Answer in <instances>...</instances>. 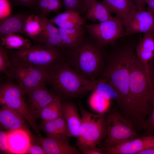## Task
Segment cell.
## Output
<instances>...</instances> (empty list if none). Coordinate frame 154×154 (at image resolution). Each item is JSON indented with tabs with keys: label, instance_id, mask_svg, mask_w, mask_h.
Listing matches in <instances>:
<instances>
[{
	"label": "cell",
	"instance_id": "1f68e13d",
	"mask_svg": "<svg viewBox=\"0 0 154 154\" xmlns=\"http://www.w3.org/2000/svg\"><path fill=\"white\" fill-rule=\"evenodd\" d=\"M139 44L145 49L154 52V33H144Z\"/></svg>",
	"mask_w": 154,
	"mask_h": 154
},
{
	"label": "cell",
	"instance_id": "30bf717a",
	"mask_svg": "<svg viewBox=\"0 0 154 154\" xmlns=\"http://www.w3.org/2000/svg\"><path fill=\"white\" fill-rule=\"evenodd\" d=\"M84 27L88 35L103 47L114 44L117 40L125 36L122 21L120 18L116 16L102 22L85 24Z\"/></svg>",
	"mask_w": 154,
	"mask_h": 154
},
{
	"label": "cell",
	"instance_id": "9a60e30c",
	"mask_svg": "<svg viewBox=\"0 0 154 154\" xmlns=\"http://www.w3.org/2000/svg\"><path fill=\"white\" fill-rule=\"evenodd\" d=\"M7 142L10 154H26L31 144L29 131L23 129L8 131Z\"/></svg>",
	"mask_w": 154,
	"mask_h": 154
},
{
	"label": "cell",
	"instance_id": "f35d334b",
	"mask_svg": "<svg viewBox=\"0 0 154 154\" xmlns=\"http://www.w3.org/2000/svg\"><path fill=\"white\" fill-rule=\"evenodd\" d=\"M1 14L10 11V6L8 0H0Z\"/></svg>",
	"mask_w": 154,
	"mask_h": 154
},
{
	"label": "cell",
	"instance_id": "2e32d148",
	"mask_svg": "<svg viewBox=\"0 0 154 154\" xmlns=\"http://www.w3.org/2000/svg\"><path fill=\"white\" fill-rule=\"evenodd\" d=\"M26 120L19 113L6 107L1 106L0 109L1 126L8 131L23 129L29 131Z\"/></svg>",
	"mask_w": 154,
	"mask_h": 154
},
{
	"label": "cell",
	"instance_id": "ee69618b",
	"mask_svg": "<svg viewBox=\"0 0 154 154\" xmlns=\"http://www.w3.org/2000/svg\"><path fill=\"white\" fill-rule=\"evenodd\" d=\"M138 154H154V146L142 151Z\"/></svg>",
	"mask_w": 154,
	"mask_h": 154
},
{
	"label": "cell",
	"instance_id": "6da1fadb",
	"mask_svg": "<svg viewBox=\"0 0 154 154\" xmlns=\"http://www.w3.org/2000/svg\"><path fill=\"white\" fill-rule=\"evenodd\" d=\"M129 72V97L124 109L131 118V123L142 130L147 128V120L153 110L154 102V74L149 64H142L135 50L129 48L128 55Z\"/></svg>",
	"mask_w": 154,
	"mask_h": 154
},
{
	"label": "cell",
	"instance_id": "3957f363",
	"mask_svg": "<svg viewBox=\"0 0 154 154\" xmlns=\"http://www.w3.org/2000/svg\"><path fill=\"white\" fill-rule=\"evenodd\" d=\"M103 47L89 35H86L77 45L66 48L64 59L79 74L89 80H95L104 69Z\"/></svg>",
	"mask_w": 154,
	"mask_h": 154
},
{
	"label": "cell",
	"instance_id": "484cf974",
	"mask_svg": "<svg viewBox=\"0 0 154 154\" xmlns=\"http://www.w3.org/2000/svg\"><path fill=\"white\" fill-rule=\"evenodd\" d=\"M0 45L9 50H21L32 45V42L29 39L15 33L10 34L0 37Z\"/></svg>",
	"mask_w": 154,
	"mask_h": 154
},
{
	"label": "cell",
	"instance_id": "ba28073f",
	"mask_svg": "<svg viewBox=\"0 0 154 154\" xmlns=\"http://www.w3.org/2000/svg\"><path fill=\"white\" fill-rule=\"evenodd\" d=\"M106 119V135L101 143L103 148L114 147L139 137L133 125L117 111L112 112Z\"/></svg>",
	"mask_w": 154,
	"mask_h": 154
},
{
	"label": "cell",
	"instance_id": "cb8c5ba5",
	"mask_svg": "<svg viewBox=\"0 0 154 154\" xmlns=\"http://www.w3.org/2000/svg\"><path fill=\"white\" fill-rule=\"evenodd\" d=\"M93 91L107 99L117 100L121 107L123 105V99L119 92L113 86L103 78L97 80Z\"/></svg>",
	"mask_w": 154,
	"mask_h": 154
},
{
	"label": "cell",
	"instance_id": "d590c367",
	"mask_svg": "<svg viewBox=\"0 0 154 154\" xmlns=\"http://www.w3.org/2000/svg\"><path fill=\"white\" fill-rule=\"evenodd\" d=\"M48 6L49 11L51 12H58L61 9L62 3L60 0H46Z\"/></svg>",
	"mask_w": 154,
	"mask_h": 154
},
{
	"label": "cell",
	"instance_id": "7bdbcfd3",
	"mask_svg": "<svg viewBox=\"0 0 154 154\" xmlns=\"http://www.w3.org/2000/svg\"><path fill=\"white\" fill-rule=\"evenodd\" d=\"M82 153L84 154H103L104 153L100 150H85L82 151Z\"/></svg>",
	"mask_w": 154,
	"mask_h": 154
},
{
	"label": "cell",
	"instance_id": "7c38bea8",
	"mask_svg": "<svg viewBox=\"0 0 154 154\" xmlns=\"http://www.w3.org/2000/svg\"><path fill=\"white\" fill-rule=\"evenodd\" d=\"M46 84L44 82L26 94L29 109L35 120L40 119V112L45 107L60 99L54 92L47 88Z\"/></svg>",
	"mask_w": 154,
	"mask_h": 154
},
{
	"label": "cell",
	"instance_id": "d4e9b609",
	"mask_svg": "<svg viewBox=\"0 0 154 154\" xmlns=\"http://www.w3.org/2000/svg\"><path fill=\"white\" fill-rule=\"evenodd\" d=\"M102 3L111 13L119 17L136 8L132 0H103Z\"/></svg>",
	"mask_w": 154,
	"mask_h": 154
},
{
	"label": "cell",
	"instance_id": "52a82bcc",
	"mask_svg": "<svg viewBox=\"0 0 154 154\" xmlns=\"http://www.w3.org/2000/svg\"><path fill=\"white\" fill-rule=\"evenodd\" d=\"M25 91L17 84L8 81L1 84L0 104L8 107L22 116L30 125L35 132L40 135V130L35 120L29 109Z\"/></svg>",
	"mask_w": 154,
	"mask_h": 154
},
{
	"label": "cell",
	"instance_id": "8d00e7d4",
	"mask_svg": "<svg viewBox=\"0 0 154 154\" xmlns=\"http://www.w3.org/2000/svg\"><path fill=\"white\" fill-rule=\"evenodd\" d=\"M26 154H46L43 148L38 144H33L31 143Z\"/></svg>",
	"mask_w": 154,
	"mask_h": 154
},
{
	"label": "cell",
	"instance_id": "83f0119b",
	"mask_svg": "<svg viewBox=\"0 0 154 154\" xmlns=\"http://www.w3.org/2000/svg\"><path fill=\"white\" fill-rule=\"evenodd\" d=\"M61 101L60 99L45 107L40 112V119L43 121L50 120L62 116Z\"/></svg>",
	"mask_w": 154,
	"mask_h": 154
},
{
	"label": "cell",
	"instance_id": "7402d4cb",
	"mask_svg": "<svg viewBox=\"0 0 154 154\" xmlns=\"http://www.w3.org/2000/svg\"><path fill=\"white\" fill-rule=\"evenodd\" d=\"M38 127L40 130L43 132L47 136L61 135L71 137L63 115L53 120H42Z\"/></svg>",
	"mask_w": 154,
	"mask_h": 154
},
{
	"label": "cell",
	"instance_id": "60d3db41",
	"mask_svg": "<svg viewBox=\"0 0 154 154\" xmlns=\"http://www.w3.org/2000/svg\"><path fill=\"white\" fill-rule=\"evenodd\" d=\"M135 4L137 9L138 10L145 9V0H132Z\"/></svg>",
	"mask_w": 154,
	"mask_h": 154
},
{
	"label": "cell",
	"instance_id": "ac0fdd59",
	"mask_svg": "<svg viewBox=\"0 0 154 154\" xmlns=\"http://www.w3.org/2000/svg\"><path fill=\"white\" fill-rule=\"evenodd\" d=\"M61 109L71 137L77 138L81 118L79 116L76 105L70 102L62 100Z\"/></svg>",
	"mask_w": 154,
	"mask_h": 154
},
{
	"label": "cell",
	"instance_id": "5b68a950",
	"mask_svg": "<svg viewBox=\"0 0 154 154\" xmlns=\"http://www.w3.org/2000/svg\"><path fill=\"white\" fill-rule=\"evenodd\" d=\"M79 108L81 114V122L76 141L78 149L96 150L97 146L106 138L107 127L103 114H94L85 109L80 103Z\"/></svg>",
	"mask_w": 154,
	"mask_h": 154
},
{
	"label": "cell",
	"instance_id": "9c48e42d",
	"mask_svg": "<svg viewBox=\"0 0 154 154\" xmlns=\"http://www.w3.org/2000/svg\"><path fill=\"white\" fill-rule=\"evenodd\" d=\"M11 60L10 79L15 80L26 94L46 82L44 68L11 59Z\"/></svg>",
	"mask_w": 154,
	"mask_h": 154
},
{
	"label": "cell",
	"instance_id": "4dcf8cb0",
	"mask_svg": "<svg viewBox=\"0 0 154 154\" xmlns=\"http://www.w3.org/2000/svg\"><path fill=\"white\" fill-rule=\"evenodd\" d=\"M135 50L138 59L143 65L148 64L154 57V52L144 49L139 44L136 47Z\"/></svg>",
	"mask_w": 154,
	"mask_h": 154
},
{
	"label": "cell",
	"instance_id": "836d02e7",
	"mask_svg": "<svg viewBox=\"0 0 154 154\" xmlns=\"http://www.w3.org/2000/svg\"><path fill=\"white\" fill-rule=\"evenodd\" d=\"M8 132L3 131H0V154H10L9 151L7 142Z\"/></svg>",
	"mask_w": 154,
	"mask_h": 154
},
{
	"label": "cell",
	"instance_id": "e0dca14e",
	"mask_svg": "<svg viewBox=\"0 0 154 154\" xmlns=\"http://www.w3.org/2000/svg\"><path fill=\"white\" fill-rule=\"evenodd\" d=\"M38 16L43 30L41 36L37 44H45L58 48H65L62 42L58 28L55 27L47 17L41 14L38 15Z\"/></svg>",
	"mask_w": 154,
	"mask_h": 154
},
{
	"label": "cell",
	"instance_id": "7a4b0ae2",
	"mask_svg": "<svg viewBox=\"0 0 154 154\" xmlns=\"http://www.w3.org/2000/svg\"><path fill=\"white\" fill-rule=\"evenodd\" d=\"M44 69L46 83L62 100L67 101L93 91L97 81L89 80L79 74L64 58Z\"/></svg>",
	"mask_w": 154,
	"mask_h": 154
},
{
	"label": "cell",
	"instance_id": "4fadbf2b",
	"mask_svg": "<svg viewBox=\"0 0 154 154\" xmlns=\"http://www.w3.org/2000/svg\"><path fill=\"white\" fill-rule=\"evenodd\" d=\"M37 144L44 149L46 154H80L82 153L76 147L69 143L67 137L61 135L47 136L39 135Z\"/></svg>",
	"mask_w": 154,
	"mask_h": 154
},
{
	"label": "cell",
	"instance_id": "f6af8a7d",
	"mask_svg": "<svg viewBox=\"0 0 154 154\" xmlns=\"http://www.w3.org/2000/svg\"><path fill=\"white\" fill-rule=\"evenodd\" d=\"M147 121L150 125L154 127V102L153 110Z\"/></svg>",
	"mask_w": 154,
	"mask_h": 154
},
{
	"label": "cell",
	"instance_id": "8fae6325",
	"mask_svg": "<svg viewBox=\"0 0 154 154\" xmlns=\"http://www.w3.org/2000/svg\"><path fill=\"white\" fill-rule=\"evenodd\" d=\"M119 17L124 26L125 36L138 33H154V14L147 10L135 9Z\"/></svg>",
	"mask_w": 154,
	"mask_h": 154
},
{
	"label": "cell",
	"instance_id": "4316f807",
	"mask_svg": "<svg viewBox=\"0 0 154 154\" xmlns=\"http://www.w3.org/2000/svg\"><path fill=\"white\" fill-rule=\"evenodd\" d=\"M43 30L38 15H31L27 17L25 23L23 34L38 43Z\"/></svg>",
	"mask_w": 154,
	"mask_h": 154
},
{
	"label": "cell",
	"instance_id": "ffe728a7",
	"mask_svg": "<svg viewBox=\"0 0 154 154\" xmlns=\"http://www.w3.org/2000/svg\"><path fill=\"white\" fill-rule=\"evenodd\" d=\"M85 20L79 13L72 10L66 11L50 20L52 23L56 24L58 28L67 29L84 26Z\"/></svg>",
	"mask_w": 154,
	"mask_h": 154
},
{
	"label": "cell",
	"instance_id": "b9f144b4",
	"mask_svg": "<svg viewBox=\"0 0 154 154\" xmlns=\"http://www.w3.org/2000/svg\"><path fill=\"white\" fill-rule=\"evenodd\" d=\"M145 1L148 5L147 10L154 14V0H145Z\"/></svg>",
	"mask_w": 154,
	"mask_h": 154
},
{
	"label": "cell",
	"instance_id": "f1b7e54d",
	"mask_svg": "<svg viewBox=\"0 0 154 154\" xmlns=\"http://www.w3.org/2000/svg\"><path fill=\"white\" fill-rule=\"evenodd\" d=\"M93 92L89 99L90 106L98 113L103 114L108 109L110 100L106 98L95 91Z\"/></svg>",
	"mask_w": 154,
	"mask_h": 154
},
{
	"label": "cell",
	"instance_id": "d6a6232c",
	"mask_svg": "<svg viewBox=\"0 0 154 154\" xmlns=\"http://www.w3.org/2000/svg\"><path fill=\"white\" fill-rule=\"evenodd\" d=\"M62 5L66 11L72 10L80 14L82 8L84 0H62Z\"/></svg>",
	"mask_w": 154,
	"mask_h": 154
},
{
	"label": "cell",
	"instance_id": "44dd1931",
	"mask_svg": "<svg viewBox=\"0 0 154 154\" xmlns=\"http://www.w3.org/2000/svg\"><path fill=\"white\" fill-rule=\"evenodd\" d=\"M58 29L62 44L66 48H73L80 43L84 39L87 32L84 26L71 29Z\"/></svg>",
	"mask_w": 154,
	"mask_h": 154
},
{
	"label": "cell",
	"instance_id": "5bb4252c",
	"mask_svg": "<svg viewBox=\"0 0 154 154\" xmlns=\"http://www.w3.org/2000/svg\"><path fill=\"white\" fill-rule=\"evenodd\" d=\"M154 146V136L146 135L116 146L103 148L104 154H138L140 151Z\"/></svg>",
	"mask_w": 154,
	"mask_h": 154
},
{
	"label": "cell",
	"instance_id": "277c9868",
	"mask_svg": "<svg viewBox=\"0 0 154 154\" xmlns=\"http://www.w3.org/2000/svg\"><path fill=\"white\" fill-rule=\"evenodd\" d=\"M129 46L113 51L106 56V62L102 76L113 86L121 95L124 110L128 103L129 97V72L128 55Z\"/></svg>",
	"mask_w": 154,
	"mask_h": 154
},
{
	"label": "cell",
	"instance_id": "f546056e",
	"mask_svg": "<svg viewBox=\"0 0 154 154\" xmlns=\"http://www.w3.org/2000/svg\"><path fill=\"white\" fill-rule=\"evenodd\" d=\"M11 60L9 50L0 45V72L10 79L9 69Z\"/></svg>",
	"mask_w": 154,
	"mask_h": 154
},
{
	"label": "cell",
	"instance_id": "ab89813d",
	"mask_svg": "<svg viewBox=\"0 0 154 154\" xmlns=\"http://www.w3.org/2000/svg\"><path fill=\"white\" fill-rule=\"evenodd\" d=\"M93 0H84V3L81 14H85Z\"/></svg>",
	"mask_w": 154,
	"mask_h": 154
},
{
	"label": "cell",
	"instance_id": "d6986e66",
	"mask_svg": "<svg viewBox=\"0 0 154 154\" xmlns=\"http://www.w3.org/2000/svg\"><path fill=\"white\" fill-rule=\"evenodd\" d=\"M28 16L18 13L1 19L0 38L11 33L23 34L26 20Z\"/></svg>",
	"mask_w": 154,
	"mask_h": 154
},
{
	"label": "cell",
	"instance_id": "74e56055",
	"mask_svg": "<svg viewBox=\"0 0 154 154\" xmlns=\"http://www.w3.org/2000/svg\"><path fill=\"white\" fill-rule=\"evenodd\" d=\"M37 6L41 11L42 15L47 17L50 13L48 3L46 0H37Z\"/></svg>",
	"mask_w": 154,
	"mask_h": 154
},
{
	"label": "cell",
	"instance_id": "bcb514c9",
	"mask_svg": "<svg viewBox=\"0 0 154 154\" xmlns=\"http://www.w3.org/2000/svg\"></svg>",
	"mask_w": 154,
	"mask_h": 154
},
{
	"label": "cell",
	"instance_id": "e575fe53",
	"mask_svg": "<svg viewBox=\"0 0 154 154\" xmlns=\"http://www.w3.org/2000/svg\"><path fill=\"white\" fill-rule=\"evenodd\" d=\"M14 4L25 6L30 8L37 9V0H10Z\"/></svg>",
	"mask_w": 154,
	"mask_h": 154
},
{
	"label": "cell",
	"instance_id": "8992f818",
	"mask_svg": "<svg viewBox=\"0 0 154 154\" xmlns=\"http://www.w3.org/2000/svg\"><path fill=\"white\" fill-rule=\"evenodd\" d=\"M66 48L37 44L21 50H9L12 60L44 68L65 57Z\"/></svg>",
	"mask_w": 154,
	"mask_h": 154
},
{
	"label": "cell",
	"instance_id": "603a6c76",
	"mask_svg": "<svg viewBox=\"0 0 154 154\" xmlns=\"http://www.w3.org/2000/svg\"><path fill=\"white\" fill-rule=\"evenodd\" d=\"M85 15L84 18L86 20L98 23L110 20L114 17L102 2L97 0H93Z\"/></svg>",
	"mask_w": 154,
	"mask_h": 154
}]
</instances>
